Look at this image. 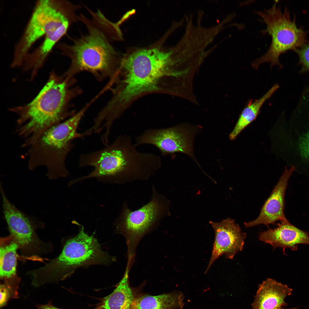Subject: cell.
<instances>
[{"instance_id":"cell-6","label":"cell","mask_w":309,"mask_h":309,"mask_svg":"<svg viewBox=\"0 0 309 309\" xmlns=\"http://www.w3.org/2000/svg\"><path fill=\"white\" fill-rule=\"evenodd\" d=\"M81 7L66 0L37 1L23 34L16 44L11 66H22L33 44L43 36L79 21L77 14Z\"/></svg>"},{"instance_id":"cell-1","label":"cell","mask_w":309,"mask_h":309,"mask_svg":"<svg viewBox=\"0 0 309 309\" xmlns=\"http://www.w3.org/2000/svg\"><path fill=\"white\" fill-rule=\"evenodd\" d=\"M78 163L81 167H92L94 169L71 180L72 185L91 178L119 185L146 180L160 169L162 163L159 156L138 151L130 136L121 135L102 149L81 154Z\"/></svg>"},{"instance_id":"cell-16","label":"cell","mask_w":309,"mask_h":309,"mask_svg":"<svg viewBox=\"0 0 309 309\" xmlns=\"http://www.w3.org/2000/svg\"><path fill=\"white\" fill-rule=\"evenodd\" d=\"M292 291L287 285L268 278L259 284L251 309H278L286 306L284 299Z\"/></svg>"},{"instance_id":"cell-13","label":"cell","mask_w":309,"mask_h":309,"mask_svg":"<svg viewBox=\"0 0 309 309\" xmlns=\"http://www.w3.org/2000/svg\"><path fill=\"white\" fill-rule=\"evenodd\" d=\"M295 171L292 167L285 170L273 189L270 196L265 202L258 217L255 220L245 222L246 227L248 228L260 224H274L278 221L281 222L288 221L284 212V198L288 180Z\"/></svg>"},{"instance_id":"cell-22","label":"cell","mask_w":309,"mask_h":309,"mask_svg":"<svg viewBox=\"0 0 309 309\" xmlns=\"http://www.w3.org/2000/svg\"><path fill=\"white\" fill-rule=\"evenodd\" d=\"M15 282H5L0 286L1 307L4 306L11 298L18 297L17 285Z\"/></svg>"},{"instance_id":"cell-9","label":"cell","mask_w":309,"mask_h":309,"mask_svg":"<svg viewBox=\"0 0 309 309\" xmlns=\"http://www.w3.org/2000/svg\"><path fill=\"white\" fill-rule=\"evenodd\" d=\"M150 201L139 209L131 210L125 201L116 222V230L125 238L128 261H134L135 251L140 241L156 227L163 219L170 215V201L152 187Z\"/></svg>"},{"instance_id":"cell-17","label":"cell","mask_w":309,"mask_h":309,"mask_svg":"<svg viewBox=\"0 0 309 309\" xmlns=\"http://www.w3.org/2000/svg\"><path fill=\"white\" fill-rule=\"evenodd\" d=\"M69 27L65 26L47 34L41 45L27 55L22 66L24 70L31 71V80L36 76L54 46L66 33Z\"/></svg>"},{"instance_id":"cell-5","label":"cell","mask_w":309,"mask_h":309,"mask_svg":"<svg viewBox=\"0 0 309 309\" xmlns=\"http://www.w3.org/2000/svg\"><path fill=\"white\" fill-rule=\"evenodd\" d=\"M87 110L84 107L73 116L45 131L29 147L28 167L33 170L38 167H46L47 176L50 179L68 176L67 157L73 149V140L86 136L79 132V123Z\"/></svg>"},{"instance_id":"cell-23","label":"cell","mask_w":309,"mask_h":309,"mask_svg":"<svg viewBox=\"0 0 309 309\" xmlns=\"http://www.w3.org/2000/svg\"><path fill=\"white\" fill-rule=\"evenodd\" d=\"M299 57L302 72H309V42L296 50Z\"/></svg>"},{"instance_id":"cell-12","label":"cell","mask_w":309,"mask_h":309,"mask_svg":"<svg viewBox=\"0 0 309 309\" xmlns=\"http://www.w3.org/2000/svg\"><path fill=\"white\" fill-rule=\"evenodd\" d=\"M214 229L215 238L211 257L205 273L214 262L224 254L227 259H232L243 248L246 234L241 231L234 220L228 218L219 222L209 221Z\"/></svg>"},{"instance_id":"cell-19","label":"cell","mask_w":309,"mask_h":309,"mask_svg":"<svg viewBox=\"0 0 309 309\" xmlns=\"http://www.w3.org/2000/svg\"><path fill=\"white\" fill-rule=\"evenodd\" d=\"M129 270L126 269L124 275L116 288L104 298L100 306L102 309H130L135 297L139 293L129 284Z\"/></svg>"},{"instance_id":"cell-21","label":"cell","mask_w":309,"mask_h":309,"mask_svg":"<svg viewBox=\"0 0 309 309\" xmlns=\"http://www.w3.org/2000/svg\"><path fill=\"white\" fill-rule=\"evenodd\" d=\"M19 246L12 238V240L3 243L0 249V276L5 280L16 276L17 251Z\"/></svg>"},{"instance_id":"cell-10","label":"cell","mask_w":309,"mask_h":309,"mask_svg":"<svg viewBox=\"0 0 309 309\" xmlns=\"http://www.w3.org/2000/svg\"><path fill=\"white\" fill-rule=\"evenodd\" d=\"M199 126L183 124L169 127L146 130L137 136L134 144L153 145L162 155L181 152L191 158L199 165L195 157L193 141L201 130Z\"/></svg>"},{"instance_id":"cell-24","label":"cell","mask_w":309,"mask_h":309,"mask_svg":"<svg viewBox=\"0 0 309 309\" xmlns=\"http://www.w3.org/2000/svg\"><path fill=\"white\" fill-rule=\"evenodd\" d=\"M37 307L38 309H61L54 306L50 302L45 304L39 305ZM94 309H101V308L99 306Z\"/></svg>"},{"instance_id":"cell-18","label":"cell","mask_w":309,"mask_h":309,"mask_svg":"<svg viewBox=\"0 0 309 309\" xmlns=\"http://www.w3.org/2000/svg\"><path fill=\"white\" fill-rule=\"evenodd\" d=\"M184 296L180 292L156 296L139 293L130 309H175L183 306Z\"/></svg>"},{"instance_id":"cell-7","label":"cell","mask_w":309,"mask_h":309,"mask_svg":"<svg viewBox=\"0 0 309 309\" xmlns=\"http://www.w3.org/2000/svg\"><path fill=\"white\" fill-rule=\"evenodd\" d=\"M114 259L101 249L96 238L84 231L68 240L61 253L43 267L31 272L38 284L63 279L78 268L95 264H106Z\"/></svg>"},{"instance_id":"cell-15","label":"cell","mask_w":309,"mask_h":309,"mask_svg":"<svg viewBox=\"0 0 309 309\" xmlns=\"http://www.w3.org/2000/svg\"><path fill=\"white\" fill-rule=\"evenodd\" d=\"M277 227L261 232L259 239L272 245L274 248H289L297 249V245L309 244V236L307 232L297 228L288 221L277 224Z\"/></svg>"},{"instance_id":"cell-20","label":"cell","mask_w":309,"mask_h":309,"mask_svg":"<svg viewBox=\"0 0 309 309\" xmlns=\"http://www.w3.org/2000/svg\"><path fill=\"white\" fill-rule=\"evenodd\" d=\"M279 87L278 84H275L260 98L253 100H251L249 101L242 111L235 125L229 134L230 140H234L246 126L256 119L263 105Z\"/></svg>"},{"instance_id":"cell-3","label":"cell","mask_w":309,"mask_h":309,"mask_svg":"<svg viewBox=\"0 0 309 309\" xmlns=\"http://www.w3.org/2000/svg\"><path fill=\"white\" fill-rule=\"evenodd\" d=\"M70 80L52 71L33 99L9 109L18 116L16 132L24 140L23 146L29 147L49 128L75 114L69 112L67 108L76 92L69 89Z\"/></svg>"},{"instance_id":"cell-4","label":"cell","mask_w":309,"mask_h":309,"mask_svg":"<svg viewBox=\"0 0 309 309\" xmlns=\"http://www.w3.org/2000/svg\"><path fill=\"white\" fill-rule=\"evenodd\" d=\"M171 54L156 48L142 49L124 58L120 66L123 78L114 91V104L125 109L138 96L161 90L159 84L169 73Z\"/></svg>"},{"instance_id":"cell-2","label":"cell","mask_w":309,"mask_h":309,"mask_svg":"<svg viewBox=\"0 0 309 309\" xmlns=\"http://www.w3.org/2000/svg\"><path fill=\"white\" fill-rule=\"evenodd\" d=\"M88 9L90 18L80 14L79 20L85 25L86 33L74 39L71 44L63 43L57 45L71 60L64 75L71 78L78 73L86 71L100 80L112 77L119 68L117 53L112 43L118 27L100 10Z\"/></svg>"},{"instance_id":"cell-14","label":"cell","mask_w":309,"mask_h":309,"mask_svg":"<svg viewBox=\"0 0 309 309\" xmlns=\"http://www.w3.org/2000/svg\"><path fill=\"white\" fill-rule=\"evenodd\" d=\"M0 190L3 215L11 237L19 247L23 249L30 247L35 242L32 220L9 200L1 184Z\"/></svg>"},{"instance_id":"cell-25","label":"cell","mask_w":309,"mask_h":309,"mask_svg":"<svg viewBox=\"0 0 309 309\" xmlns=\"http://www.w3.org/2000/svg\"><path fill=\"white\" fill-rule=\"evenodd\" d=\"M297 307H295V308H288V309H284V308L281 307V308H279L278 309H297Z\"/></svg>"},{"instance_id":"cell-11","label":"cell","mask_w":309,"mask_h":309,"mask_svg":"<svg viewBox=\"0 0 309 309\" xmlns=\"http://www.w3.org/2000/svg\"><path fill=\"white\" fill-rule=\"evenodd\" d=\"M288 163L295 170L309 168V111L295 113L286 126Z\"/></svg>"},{"instance_id":"cell-8","label":"cell","mask_w":309,"mask_h":309,"mask_svg":"<svg viewBox=\"0 0 309 309\" xmlns=\"http://www.w3.org/2000/svg\"><path fill=\"white\" fill-rule=\"evenodd\" d=\"M256 13L266 25L262 32L270 35L271 41L266 53L251 62L252 66L257 69L262 64L268 62L271 67L277 65L282 68L280 56L289 50L295 51L307 43V32L297 27L295 18L291 19L287 7L282 12L276 3L270 8Z\"/></svg>"}]
</instances>
